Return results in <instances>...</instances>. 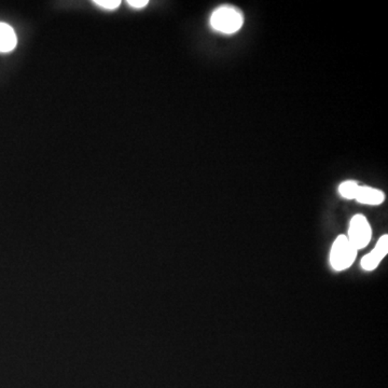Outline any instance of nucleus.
Listing matches in <instances>:
<instances>
[{"label":"nucleus","mask_w":388,"mask_h":388,"mask_svg":"<svg viewBox=\"0 0 388 388\" xmlns=\"http://www.w3.org/2000/svg\"><path fill=\"white\" fill-rule=\"evenodd\" d=\"M357 250L348 236L339 235L330 250V265L335 271H345L352 267L357 256Z\"/></svg>","instance_id":"nucleus-1"},{"label":"nucleus","mask_w":388,"mask_h":388,"mask_svg":"<svg viewBox=\"0 0 388 388\" xmlns=\"http://www.w3.org/2000/svg\"><path fill=\"white\" fill-rule=\"evenodd\" d=\"M244 18L242 13L235 8L223 6L218 8L211 18V25L214 30L223 34H233L240 30Z\"/></svg>","instance_id":"nucleus-2"},{"label":"nucleus","mask_w":388,"mask_h":388,"mask_svg":"<svg viewBox=\"0 0 388 388\" xmlns=\"http://www.w3.org/2000/svg\"><path fill=\"white\" fill-rule=\"evenodd\" d=\"M372 238V230L370 223L364 215H355L348 227V238L353 246L359 250L368 246Z\"/></svg>","instance_id":"nucleus-3"},{"label":"nucleus","mask_w":388,"mask_h":388,"mask_svg":"<svg viewBox=\"0 0 388 388\" xmlns=\"http://www.w3.org/2000/svg\"><path fill=\"white\" fill-rule=\"evenodd\" d=\"M388 253V235H383L377 240V245L375 248L371 250L369 254H367L364 258L362 259V269L365 271H375L377 267H379L381 261L387 256Z\"/></svg>","instance_id":"nucleus-4"},{"label":"nucleus","mask_w":388,"mask_h":388,"mask_svg":"<svg viewBox=\"0 0 388 388\" xmlns=\"http://www.w3.org/2000/svg\"><path fill=\"white\" fill-rule=\"evenodd\" d=\"M385 200V194L379 189L371 188V187L359 186L355 201L365 205L382 204Z\"/></svg>","instance_id":"nucleus-5"},{"label":"nucleus","mask_w":388,"mask_h":388,"mask_svg":"<svg viewBox=\"0 0 388 388\" xmlns=\"http://www.w3.org/2000/svg\"><path fill=\"white\" fill-rule=\"evenodd\" d=\"M16 45V36L12 27L0 23V52H9Z\"/></svg>","instance_id":"nucleus-6"},{"label":"nucleus","mask_w":388,"mask_h":388,"mask_svg":"<svg viewBox=\"0 0 388 388\" xmlns=\"http://www.w3.org/2000/svg\"><path fill=\"white\" fill-rule=\"evenodd\" d=\"M359 184L355 180H346L339 186V193L346 200H355L358 192Z\"/></svg>","instance_id":"nucleus-7"},{"label":"nucleus","mask_w":388,"mask_h":388,"mask_svg":"<svg viewBox=\"0 0 388 388\" xmlns=\"http://www.w3.org/2000/svg\"><path fill=\"white\" fill-rule=\"evenodd\" d=\"M95 4H96L97 6H99V7L105 8V9L108 10H113L117 9L118 7L120 6V1L119 0H97V1H94Z\"/></svg>","instance_id":"nucleus-8"},{"label":"nucleus","mask_w":388,"mask_h":388,"mask_svg":"<svg viewBox=\"0 0 388 388\" xmlns=\"http://www.w3.org/2000/svg\"><path fill=\"white\" fill-rule=\"evenodd\" d=\"M128 4L131 7L140 9V8L146 7L148 5V0H130V1H128Z\"/></svg>","instance_id":"nucleus-9"}]
</instances>
